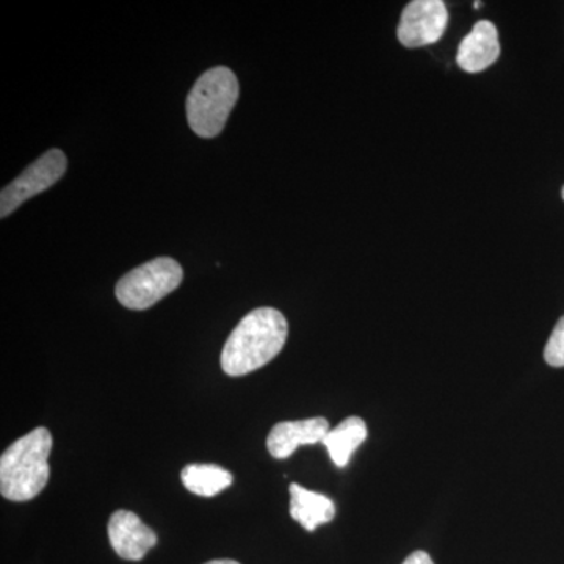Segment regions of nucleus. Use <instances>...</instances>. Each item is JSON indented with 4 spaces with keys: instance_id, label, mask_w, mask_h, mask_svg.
<instances>
[{
    "instance_id": "nucleus-1",
    "label": "nucleus",
    "mask_w": 564,
    "mask_h": 564,
    "mask_svg": "<svg viewBox=\"0 0 564 564\" xmlns=\"http://www.w3.org/2000/svg\"><path fill=\"white\" fill-rule=\"evenodd\" d=\"M288 333V321L280 311L273 307L251 311L226 340L221 352L223 372L243 377L267 366L284 348Z\"/></svg>"
},
{
    "instance_id": "nucleus-2",
    "label": "nucleus",
    "mask_w": 564,
    "mask_h": 564,
    "mask_svg": "<svg viewBox=\"0 0 564 564\" xmlns=\"http://www.w3.org/2000/svg\"><path fill=\"white\" fill-rule=\"evenodd\" d=\"M52 434L40 426L10 445L0 458V492L13 502H28L50 481Z\"/></svg>"
},
{
    "instance_id": "nucleus-3",
    "label": "nucleus",
    "mask_w": 564,
    "mask_h": 564,
    "mask_svg": "<svg viewBox=\"0 0 564 564\" xmlns=\"http://www.w3.org/2000/svg\"><path fill=\"white\" fill-rule=\"evenodd\" d=\"M239 80L226 66L206 70L187 98V118L192 131L203 139L220 135L239 99Z\"/></svg>"
},
{
    "instance_id": "nucleus-4",
    "label": "nucleus",
    "mask_w": 564,
    "mask_h": 564,
    "mask_svg": "<svg viewBox=\"0 0 564 564\" xmlns=\"http://www.w3.org/2000/svg\"><path fill=\"white\" fill-rule=\"evenodd\" d=\"M184 280V270L172 258H155L137 267L118 281L115 295L128 310H150L176 291Z\"/></svg>"
},
{
    "instance_id": "nucleus-5",
    "label": "nucleus",
    "mask_w": 564,
    "mask_h": 564,
    "mask_svg": "<svg viewBox=\"0 0 564 564\" xmlns=\"http://www.w3.org/2000/svg\"><path fill=\"white\" fill-rule=\"evenodd\" d=\"M68 169V159L61 150H50L39 161L28 166L20 177L0 193V217H9L21 204L40 195L62 180Z\"/></svg>"
},
{
    "instance_id": "nucleus-6",
    "label": "nucleus",
    "mask_w": 564,
    "mask_h": 564,
    "mask_svg": "<svg viewBox=\"0 0 564 564\" xmlns=\"http://www.w3.org/2000/svg\"><path fill=\"white\" fill-rule=\"evenodd\" d=\"M447 24L448 11L443 0H414L404 7L397 35L404 47L415 50L437 43Z\"/></svg>"
},
{
    "instance_id": "nucleus-7",
    "label": "nucleus",
    "mask_w": 564,
    "mask_h": 564,
    "mask_svg": "<svg viewBox=\"0 0 564 564\" xmlns=\"http://www.w3.org/2000/svg\"><path fill=\"white\" fill-rule=\"evenodd\" d=\"M109 540L121 558L140 562L158 544V534L128 510H118L110 516Z\"/></svg>"
},
{
    "instance_id": "nucleus-8",
    "label": "nucleus",
    "mask_w": 564,
    "mask_h": 564,
    "mask_svg": "<svg viewBox=\"0 0 564 564\" xmlns=\"http://www.w3.org/2000/svg\"><path fill=\"white\" fill-rule=\"evenodd\" d=\"M329 433L326 419L314 417L306 421L280 422L267 437V448L276 459L289 458L300 445L323 443Z\"/></svg>"
},
{
    "instance_id": "nucleus-9",
    "label": "nucleus",
    "mask_w": 564,
    "mask_h": 564,
    "mask_svg": "<svg viewBox=\"0 0 564 564\" xmlns=\"http://www.w3.org/2000/svg\"><path fill=\"white\" fill-rule=\"evenodd\" d=\"M499 55V32L496 25L489 21H480L459 44L456 62L466 73H481L494 65Z\"/></svg>"
},
{
    "instance_id": "nucleus-10",
    "label": "nucleus",
    "mask_w": 564,
    "mask_h": 564,
    "mask_svg": "<svg viewBox=\"0 0 564 564\" xmlns=\"http://www.w3.org/2000/svg\"><path fill=\"white\" fill-rule=\"evenodd\" d=\"M291 516L307 532H314L317 527L328 524L336 516V505L323 494L310 491L303 486L292 484Z\"/></svg>"
},
{
    "instance_id": "nucleus-11",
    "label": "nucleus",
    "mask_w": 564,
    "mask_h": 564,
    "mask_svg": "<svg viewBox=\"0 0 564 564\" xmlns=\"http://www.w3.org/2000/svg\"><path fill=\"white\" fill-rule=\"evenodd\" d=\"M367 425L362 419L348 417L336 429L329 430L323 440L326 451L337 467H347L356 448L366 441Z\"/></svg>"
},
{
    "instance_id": "nucleus-12",
    "label": "nucleus",
    "mask_w": 564,
    "mask_h": 564,
    "mask_svg": "<svg viewBox=\"0 0 564 564\" xmlns=\"http://www.w3.org/2000/svg\"><path fill=\"white\" fill-rule=\"evenodd\" d=\"M181 480L196 496L214 497L229 488L234 477L217 464H188L182 469Z\"/></svg>"
},
{
    "instance_id": "nucleus-13",
    "label": "nucleus",
    "mask_w": 564,
    "mask_h": 564,
    "mask_svg": "<svg viewBox=\"0 0 564 564\" xmlns=\"http://www.w3.org/2000/svg\"><path fill=\"white\" fill-rule=\"evenodd\" d=\"M544 359L549 366L564 367V317L556 323L547 345H545Z\"/></svg>"
},
{
    "instance_id": "nucleus-14",
    "label": "nucleus",
    "mask_w": 564,
    "mask_h": 564,
    "mask_svg": "<svg viewBox=\"0 0 564 564\" xmlns=\"http://www.w3.org/2000/svg\"><path fill=\"white\" fill-rule=\"evenodd\" d=\"M403 564H434L432 556L426 554V552L417 551L414 552V554H411L408 556L406 560H404Z\"/></svg>"
},
{
    "instance_id": "nucleus-15",
    "label": "nucleus",
    "mask_w": 564,
    "mask_h": 564,
    "mask_svg": "<svg viewBox=\"0 0 564 564\" xmlns=\"http://www.w3.org/2000/svg\"><path fill=\"white\" fill-rule=\"evenodd\" d=\"M206 564H240L237 562H234V560H212V562Z\"/></svg>"
},
{
    "instance_id": "nucleus-16",
    "label": "nucleus",
    "mask_w": 564,
    "mask_h": 564,
    "mask_svg": "<svg viewBox=\"0 0 564 564\" xmlns=\"http://www.w3.org/2000/svg\"><path fill=\"white\" fill-rule=\"evenodd\" d=\"M562 193H563V199H564V187H563V192Z\"/></svg>"
}]
</instances>
